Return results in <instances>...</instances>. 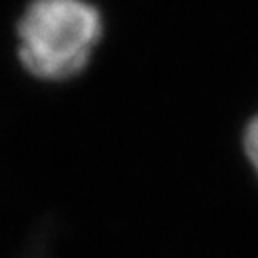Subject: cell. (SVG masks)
Here are the masks:
<instances>
[{
	"mask_svg": "<svg viewBox=\"0 0 258 258\" xmlns=\"http://www.w3.org/2000/svg\"><path fill=\"white\" fill-rule=\"evenodd\" d=\"M18 35L29 73L67 81L90 61L102 37V16L86 0H35L21 16Z\"/></svg>",
	"mask_w": 258,
	"mask_h": 258,
	"instance_id": "6da1fadb",
	"label": "cell"
},
{
	"mask_svg": "<svg viewBox=\"0 0 258 258\" xmlns=\"http://www.w3.org/2000/svg\"><path fill=\"white\" fill-rule=\"evenodd\" d=\"M243 144H245V153L254 166V170L258 172V117H254L249 122V126L245 130Z\"/></svg>",
	"mask_w": 258,
	"mask_h": 258,
	"instance_id": "7a4b0ae2",
	"label": "cell"
}]
</instances>
